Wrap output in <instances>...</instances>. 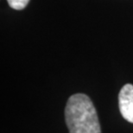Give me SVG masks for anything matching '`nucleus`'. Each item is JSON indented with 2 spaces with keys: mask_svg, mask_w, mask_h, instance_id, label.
I'll list each match as a JSON object with an SVG mask.
<instances>
[{
  "mask_svg": "<svg viewBox=\"0 0 133 133\" xmlns=\"http://www.w3.org/2000/svg\"><path fill=\"white\" fill-rule=\"evenodd\" d=\"M30 0H7L8 4L14 10H23L27 6Z\"/></svg>",
  "mask_w": 133,
  "mask_h": 133,
  "instance_id": "7ed1b4c3",
  "label": "nucleus"
},
{
  "mask_svg": "<svg viewBox=\"0 0 133 133\" xmlns=\"http://www.w3.org/2000/svg\"><path fill=\"white\" fill-rule=\"evenodd\" d=\"M118 105L121 115L133 124V85L125 84L118 94Z\"/></svg>",
  "mask_w": 133,
  "mask_h": 133,
  "instance_id": "f03ea898",
  "label": "nucleus"
},
{
  "mask_svg": "<svg viewBox=\"0 0 133 133\" xmlns=\"http://www.w3.org/2000/svg\"><path fill=\"white\" fill-rule=\"evenodd\" d=\"M65 119L69 133H101L96 109L86 94H76L69 98Z\"/></svg>",
  "mask_w": 133,
  "mask_h": 133,
  "instance_id": "f257e3e1",
  "label": "nucleus"
}]
</instances>
